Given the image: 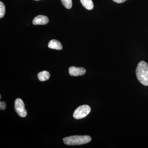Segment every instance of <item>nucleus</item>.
Wrapping results in <instances>:
<instances>
[{"instance_id":"obj_1","label":"nucleus","mask_w":148,"mask_h":148,"mask_svg":"<svg viewBox=\"0 0 148 148\" xmlns=\"http://www.w3.org/2000/svg\"><path fill=\"white\" fill-rule=\"evenodd\" d=\"M137 78L143 85L148 86V64L144 61H140L136 70Z\"/></svg>"},{"instance_id":"obj_2","label":"nucleus","mask_w":148,"mask_h":148,"mask_svg":"<svg viewBox=\"0 0 148 148\" xmlns=\"http://www.w3.org/2000/svg\"><path fill=\"white\" fill-rule=\"evenodd\" d=\"M64 143L68 145H80L89 143L91 140L90 136L88 135H74L64 138Z\"/></svg>"},{"instance_id":"obj_3","label":"nucleus","mask_w":148,"mask_h":148,"mask_svg":"<svg viewBox=\"0 0 148 148\" xmlns=\"http://www.w3.org/2000/svg\"><path fill=\"white\" fill-rule=\"evenodd\" d=\"M91 111V108L88 105H82L79 107L74 112L73 117L76 119H80L87 116Z\"/></svg>"},{"instance_id":"obj_4","label":"nucleus","mask_w":148,"mask_h":148,"mask_svg":"<svg viewBox=\"0 0 148 148\" xmlns=\"http://www.w3.org/2000/svg\"><path fill=\"white\" fill-rule=\"evenodd\" d=\"M14 109L16 113L21 117H25L27 115V111L25 108V105L21 99L17 98L14 102Z\"/></svg>"},{"instance_id":"obj_5","label":"nucleus","mask_w":148,"mask_h":148,"mask_svg":"<svg viewBox=\"0 0 148 148\" xmlns=\"http://www.w3.org/2000/svg\"><path fill=\"white\" fill-rule=\"evenodd\" d=\"M86 71L85 69L82 67H76L71 66L69 68V73L71 76H79L83 75L85 74Z\"/></svg>"},{"instance_id":"obj_6","label":"nucleus","mask_w":148,"mask_h":148,"mask_svg":"<svg viewBox=\"0 0 148 148\" xmlns=\"http://www.w3.org/2000/svg\"><path fill=\"white\" fill-rule=\"evenodd\" d=\"M49 22V18L45 15H38L33 20V24L34 25H45Z\"/></svg>"},{"instance_id":"obj_7","label":"nucleus","mask_w":148,"mask_h":148,"mask_svg":"<svg viewBox=\"0 0 148 148\" xmlns=\"http://www.w3.org/2000/svg\"><path fill=\"white\" fill-rule=\"evenodd\" d=\"M48 47L51 49L59 50H61L63 48L61 43L56 40H50L49 42Z\"/></svg>"},{"instance_id":"obj_8","label":"nucleus","mask_w":148,"mask_h":148,"mask_svg":"<svg viewBox=\"0 0 148 148\" xmlns=\"http://www.w3.org/2000/svg\"><path fill=\"white\" fill-rule=\"evenodd\" d=\"M50 75L49 72L47 71H43L42 72H40L38 74V78L40 81H46L49 79Z\"/></svg>"},{"instance_id":"obj_9","label":"nucleus","mask_w":148,"mask_h":148,"mask_svg":"<svg viewBox=\"0 0 148 148\" xmlns=\"http://www.w3.org/2000/svg\"><path fill=\"white\" fill-rule=\"evenodd\" d=\"M84 8L88 10H91L93 8V2L92 0H80Z\"/></svg>"},{"instance_id":"obj_10","label":"nucleus","mask_w":148,"mask_h":148,"mask_svg":"<svg viewBox=\"0 0 148 148\" xmlns=\"http://www.w3.org/2000/svg\"><path fill=\"white\" fill-rule=\"evenodd\" d=\"M62 3L66 8L70 9L72 7V0H61Z\"/></svg>"},{"instance_id":"obj_11","label":"nucleus","mask_w":148,"mask_h":148,"mask_svg":"<svg viewBox=\"0 0 148 148\" xmlns=\"http://www.w3.org/2000/svg\"><path fill=\"white\" fill-rule=\"evenodd\" d=\"M5 6L3 3L1 1L0 2V18L3 17L5 14Z\"/></svg>"},{"instance_id":"obj_12","label":"nucleus","mask_w":148,"mask_h":148,"mask_svg":"<svg viewBox=\"0 0 148 148\" xmlns=\"http://www.w3.org/2000/svg\"><path fill=\"white\" fill-rule=\"evenodd\" d=\"M6 108V103L4 102H1L0 103V109L2 110H5Z\"/></svg>"},{"instance_id":"obj_13","label":"nucleus","mask_w":148,"mask_h":148,"mask_svg":"<svg viewBox=\"0 0 148 148\" xmlns=\"http://www.w3.org/2000/svg\"><path fill=\"white\" fill-rule=\"evenodd\" d=\"M112 1L114 2L118 3H121L125 2L127 0H112Z\"/></svg>"},{"instance_id":"obj_14","label":"nucleus","mask_w":148,"mask_h":148,"mask_svg":"<svg viewBox=\"0 0 148 148\" xmlns=\"http://www.w3.org/2000/svg\"><path fill=\"white\" fill-rule=\"evenodd\" d=\"M35 1H38V0H35Z\"/></svg>"}]
</instances>
